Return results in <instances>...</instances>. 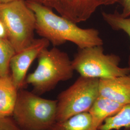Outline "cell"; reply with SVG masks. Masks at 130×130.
Returning <instances> with one entry per match:
<instances>
[{
	"label": "cell",
	"mask_w": 130,
	"mask_h": 130,
	"mask_svg": "<svg viewBox=\"0 0 130 130\" xmlns=\"http://www.w3.org/2000/svg\"><path fill=\"white\" fill-rule=\"evenodd\" d=\"M18 93L10 75L0 77V116H12Z\"/></svg>",
	"instance_id": "obj_10"
},
{
	"label": "cell",
	"mask_w": 130,
	"mask_h": 130,
	"mask_svg": "<svg viewBox=\"0 0 130 130\" xmlns=\"http://www.w3.org/2000/svg\"><path fill=\"white\" fill-rule=\"evenodd\" d=\"M119 3L122 7L121 14L123 17H128L130 15V0H120Z\"/></svg>",
	"instance_id": "obj_16"
},
{
	"label": "cell",
	"mask_w": 130,
	"mask_h": 130,
	"mask_svg": "<svg viewBox=\"0 0 130 130\" xmlns=\"http://www.w3.org/2000/svg\"><path fill=\"white\" fill-rule=\"evenodd\" d=\"M99 95L126 105L130 103V73L110 79H99Z\"/></svg>",
	"instance_id": "obj_8"
},
{
	"label": "cell",
	"mask_w": 130,
	"mask_h": 130,
	"mask_svg": "<svg viewBox=\"0 0 130 130\" xmlns=\"http://www.w3.org/2000/svg\"><path fill=\"white\" fill-rule=\"evenodd\" d=\"M50 43L43 38L35 39L29 45L16 52L13 56L10 66V75L19 90L23 89L26 84L27 73L33 62L43 50L49 47Z\"/></svg>",
	"instance_id": "obj_7"
},
{
	"label": "cell",
	"mask_w": 130,
	"mask_h": 130,
	"mask_svg": "<svg viewBox=\"0 0 130 130\" xmlns=\"http://www.w3.org/2000/svg\"><path fill=\"white\" fill-rule=\"evenodd\" d=\"M99 79L79 76L68 88L61 92L57 101L56 122L88 112L99 95Z\"/></svg>",
	"instance_id": "obj_6"
},
{
	"label": "cell",
	"mask_w": 130,
	"mask_h": 130,
	"mask_svg": "<svg viewBox=\"0 0 130 130\" xmlns=\"http://www.w3.org/2000/svg\"><path fill=\"white\" fill-rule=\"evenodd\" d=\"M57 104L21 89L12 117L22 130H51L56 122Z\"/></svg>",
	"instance_id": "obj_3"
},
{
	"label": "cell",
	"mask_w": 130,
	"mask_h": 130,
	"mask_svg": "<svg viewBox=\"0 0 130 130\" xmlns=\"http://www.w3.org/2000/svg\"><path fill=\"white\" fill-rule=\"evenodd\" d=\"M37 67L26 77L33 93L41 95L53 90L60 82L70 79L74 74L72 60L68 54L56 47L45 48L37 58Z\"/></svg>",
	"instance_id": "obj_2"
},
{
	"label": "cell",
	"mask_w": 130,
	"mask_h": 130,
	"mask_svg": "<svg viewBox=\"0 0 130 130\" xmlns=\"http://www.w3.org/2000/svg\"><path fill=\"white\" fill-rule=\"evenodd\" d=\"M26 2L35 15V31L54 46L68 42L74 43L79 49L103 45L98 29L80 28L77 23L56 14L47 7L33 2Z\"/></svg>",
	"instance_id": "obj_1"
},
{
	"label": "cell",
	"mask_w": 130,
	"mask_h": 130,
	"mask_svg": "<svg viewBox=\"0 0 130 130\" xmlns=\"http://www.w3.org/2000/svg\"><path fill=\"white\" fill-rule=\"evenodd\" d=\"M0 130H22L12 117L0 116Z\"/></svg>",
	"instance_id": "obj_15"
},
{
	"label": "cell",
	"mask_w": 130,
	"mask_h": 130,
	"mask_svg": "<svg viewBox=\"0 0 130 130\" xmlns=\"http://www.w3.org/2000/svg\"><path fill=\"white\" fill-rule=\"evenodd\" d=\"M51 130H99L94 125L89 112L80 113L65 121L56 122Z\"/></svg>",
	"instance_id": "obj_11"
},
{
	"label": "cell",
	"mask_w": 130,
	"mask_h": 130,
	"mask_svg": "<svg viewBox=\"0 0 130 130\" xmlns=\"http://www.w3.org/2000/svg\"><path fill=\"white\" fill-rule=\"evenodd\" d=\"M16 51L7 38H0V77L10 75V62Z\"/></svg>",
	"instance_id": "obj_14"
},
{
	"label": "cell",
	"mask_w": 130,
	"mask_h": 130,
	"mask_svg": "<svg viewBox=\"0 0 130 130\" xmlns=\"http://www.w3.org/2000/svg\"><path fill=\"white\" fill-rule=\"evenodd\" d=\"M0 21L16 52L29 45L35 39L36 18L26 0L0 3Z\"/></svg>",
	"instance_id": "obj_4"
},
{
	"label": "cell",
	"mask_w": 130,
	"mask_h": 130,
	"mask_svg": "<svg viewBox=\"0 0 130 130\" xmlns=\"http://www.w3.org/2000/svg\"><path fill=\"white\" fill-rule=\"evenodd\" d=\"M124 105L99 95L88 112L91 116L94 125L98 129L107 119L116 115Z\"/></svg>",
	"instance_id": "obj_9"
},
{
	"label": "cell",
	"mask_w": 130,
	"mask_h": 130,
	"mask_svg": "<svg viewBox=\"0 0 130 130\" xmlns=\"http://www.w3.org/2000/svg\"><path fill=\"white\" fill-rule=\"evenodd\" d=\"M15 0H0V3H8L10 2L14 1Z\"/></svg>",
	"instance_id": "obj_17"
},
{
	"label": "cell",
	"mask_w": 130,
	"mask_h": 130,
	"mask_svg": "<svg viewBox=\"0 0 130 130\" xmlns=\"http://www.w3.org/2000/svg\"><path fill=\"white\" fill-rule=\"evenodd\" d=\"M121 57L106 54L103 45L79 49L72 60L74 71L80 76L97 79H110L130 73L129 67H120Z\"/></svg>",
	"instance_id": "obj_5"
},
{
	"label": "cell",
	"mask_w": 130,
	"mask_h": 130,
	"mask_svg": "<svg viewBox=\"0 0 130 130\" xmlns=\"http://www.w3.org/2000/svg\"><path fill=\"white\" fill-rule=\"evenodd\" d=\"M130 128V103L126 104L120 111L114 116L108 118L99 130H119Z\"/></svg>",
	"instance_id": "obj_12"
},
{
	"label": "cell",
	"mask_w": 130,
	"mask_h": 130,
	"mask_svg": "<svg viewBox=\"0 0 130 130\" xmlns=\"http://www.w3.org/2000/svg\"><path fill=\"white\" fill-rule=\"evenodd\" d=\"M102 15L105 22L112 29L123 31L129 36L130 40V15L128 17H123L121 13L116 10L113 13L103 12ZM128 65L130 68V55Z\"/></svg>",
	"instance_id": "obj_13"
},
{
	"label": "cell",
	"mask_w": 130,
	"mask_h": 130,
	"mask_svg": "<svg viewBox=\"0 0 130 130\" xmlns=\"http://www.w3.org/2000/svg\"></svg>",
	"instance_id": "obj_18"
}]
</instances>
